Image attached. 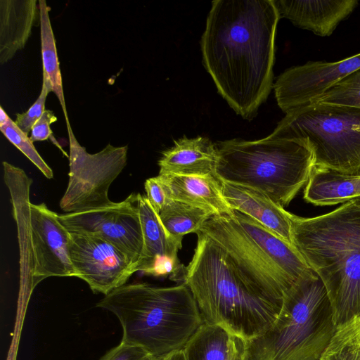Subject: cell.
<instances>
[{
	"mask_svg": "<svg viewBox=\"0 0 360 360\" xmlns=\"http://www.w3.org/2000/svg\"><path fill=\"white\" fill-rule=\"evenodd\" d=\"M273 0H215L201 38L203 65L220 95L252 117L273 87L275 36L280 18Z\"/></svg>",
	"mask_w": 360,
	"mask_h": 360,
	"instance_id": "6da1fadb",
	"label": "cell"
},
{
	"mask_svg": "<svg viewBox=\"0 0 360 360\" xmlns=\"http://www.w3.org/2000/svg\"><path fill=\"white\" fill-rule=\"evenodd\" d=\"M184 283L205 323L217 325L245 341L269 329L283 300L269 297L237 269L224 250L201 232Z\"/></svg>",
	"mask_w": 360,
	"mask_h": 360,
	"instance_id": "7a4b0ae2",
	"label": "cell"
},
{
	"mask_svg": "<svg viewBox=\"0 0 360 360\" xmlns=\"http://www.w3.org/2000/svg\"><path fill=\"white\" fill-rule=\"evenodd\" d=\"M293 246L322 281L339 327L360 316V202L313 217H291Z\"/></svg>",
	"mask_w": 360,
	"mask_h": 360,
	"instance_id": "3957f363",
	"label": "cell"
},
{
	"mask_svg": "<svg viewBox=\"0 0 360 360\" xmlns=\"http://www.w3.org/2000/svg\"><path fill=\"white\" fill-rule=\"evenodd\" d=\"M96 307L118 319L122 341L143 347L155 360L184 349L205 323L184 283L170 287L124 284L105 295Z\"/></svg>",
	"mask_w": 360,
	"mask_h": 360,
	"instance_id": "277c9868",
	"label": "cell"
},
{
	"mask_svg": "<svg viewBox=\"0 0 360 360\" xmlns=\"http://www.w3.org/2000/svg\"><path fill=\"white\" fill-rule=\"evenodd\" d=\"M216 146V174L221 180L257 190L283 208L307 184L315 167L314 150L306 139L268 136Z\"/></svg>",
	"mask_w": 360,
	"mask_h": 360,
	"instance_id": "5b68a950",
	"label": "cell"
},
{
	"mask_svg": "<svg viewBox=\"0 0 360 360\" xmlns=\"http://www.w3.org/2000/svg\"><path fill=\"white\" fill-rule=\"evenodd\" d=\"M335 330L326 290L312 270L284 294L272 326L246 341V360H321Z\"/></svg>",
	"mask_w": 360,
	"mask_h": 360,
	"instance_id": "8992f818",
	"label": "cell"
},
{
	"mask_svg": "<svg viewBox=\"0 0 360 360\" xmlns=\"http://www.w3.org/2000/svg\"><path fill=\"white\" fill-rule=\"evenodd\" d=\"M272 138L306 139L315 167L345 174L360 172V109L311 102L285 113Z\"/></svg>",
	"mask_w": 360,
	"mask_h": 360,
	"instance_id": "52a82bcc",
	"label": "cell"
},
{
	"mask_svg": "<svg viewBox=\"0 0 360 360\" xmlns=\"http://www.w3.org/2000/svg\"><path fill=\"white\" fill-rule=\"evenodd\" d=\"M70 143L69 180L60 199V207L74 213L105 207L110 204L108 191L124 169L128 146L108 144L101 151L91 154L77 141L70 123L67 124Z\"/></svg>",
	"mask_w": 360,
	"mask_h": 360,
	"instance_id": "ba28073f",
	"label": "cell"
},
{
	"mask_svg": "<svg viewBox=\"0 0 360 360\" xmlns=\"http://www.w3.org/2000/svg\"><path fill=\"white\" fill-rule=\"evenodd\" d=\"M199 232L220 245L240 272L269 297L283 300L295 283L266 256L233 214L212 216Z\"/></svg>",
	"mask_w": 360,
	"mask_h": 360,
	"instance_id": "9c48e42d",
	"label": "cell"
},
{
	"mask_svg": "<svg viewBox=\"0 0 360 360\" xmlns=\"http://www.w3.org/2000/svg\"><path fill=\"white\" fill-rule=\"evenodd\" d=\"M137 200L138 193H131L122 202L59 214L58 218L70 232L93 235L114 244L138 266L143 240Z\"/></svg>",
	"mask_w": 360,
	"mask_h": 360,
	"instance_id": "30bf717a",
	"label": "cell"
},
{
	"mask_svg": "<svg viewBox=\"0 0 360 360\" xmlns=\"http://www.w3.org/2000/svg\"><path fill=\"white\" fill-rule=\"evenodd\" d=\"M70 233V254L75 277L94 293L108 295L126 284L136 272V263L110 242L93 235Z\"/></svg>",
	"mask_w": 360,
	"mask_h": 360,
	"instance_id": "8fae6325",
	"label": "cell"
},
{
	"mask_svg": "<svg viewBox=\"0 0 360 360\" xmlns=\"http://www.w3.org/2000/svg\"><path fill=\"white\" fill-rule=\"evenodd\" d=\"M360 68V53L335 62H308L281 74L274 89L285 113L311 103L339 81Z\"/></svg>",
	"mask_w": 360,
	"mask_h": 360,
	"instance_id": "7c38bea8",
	"label": "cell"
},
{
	"mask_svg": "<svg viewBox=\"0 0 360 360\" xmlns=\"http://www.w3.org/2000/svg\"><path fill=\"white\" fill-rule=\"evenodd\" d=\"M45 203L30 204L32 289L51 276H75L70 254V233Z\"/></svg>",
	"mask_w": 360,
	"mask_h": 360,
	"instance_id": "4fadbf2b",
	"label": "cell"
},
{
	"mask_svg": "<svg viewBox=\"0 0 360 360\" xmlns=\"http://www.w3.org/2000/svg\"><path fill=\"white\" fill-rule=\"evenodd\" d=\"M280 17L321 37L330 35L356 7V0H273Z\"/></svg>",
	"mask_w": 360,
	"mask_h": 360,
	"instance_id": "5bb4252c",
	"label": "cell"
},
{
	"mask_svg": "<svg viewBox=\"0 0 360 360\" xmlns=\"http://www.w3.org/2000/svg\"><path fill=\"white\" fill-rule=\"evenodd\" d=\"M220 182L222 194L233 210L252 217L275 235L292 245V213L257 190L221 179Z\"/></svg>",
	"mask_w": 360,
	"mask_h": 360,
	"instance_id": "9a60e30c",
	"label": "cell"
},
{
	"mask_svg": "<svg viewBox=\"0 0 360 360\" xmlns=\"http://www.w3.org/2000/svg\"><path fill=\"white\" fill-rule=\"evenodd\" d=\"M4 179L11 195L18 229L20 281L32 291L33 258L31 243L30 191L32 179L20 167L3 162Z\"/></svg>",
	"mask_w": 360,
	"mask_h": 360,
	"instance_id": "2e32d148",
	"label": "cell"
},
{
	"mask_svg": "<svg viewBox=\"0 0 360 360\" xmlns=\"http://www.w3.org/2000/svg\"><path fill=\"white\" fill-rule=\"evenodd\" d=\"M218 149L206 137H184L174 141L172 148L165 150L160 160L159 174L183 176H217Z\"/></svg>",
	"mask_w": 360,
	"mask_h": 360,
	"instance_id": "e0dca14e",
	"label": "cell"
},
{
	"mask_svg": "<svg viewBox=\"0 0 360 360\" xmlns=\"http://www.w3.org/2000/svg\"><path fill=\"white\" fill-rule=\"evenodd\" d=\"M158 177L169 199L199 207L214 216L233 213L222 194L218 176L158 174Z\"/></svg>",
	"mask_w": 360,
	"mask_h": 360,
	"instance_id": "ac0fdd59",
	"label": "cell"
},
{
	"mask_svg": "<svg viewBox=\"0 0 360 360\" xmlns=\"http://www.w3.org/2000/svg\"><path fill=\"white\" fill-rule=\"evenodd\" d=\"M137 206L143 248L136 270L148 275L156 262L161 258L179 260L178 252L182 247L183 239L172 236L166 230L146 196L138 193Z\"/></svg>",
	"mask_w": 360,
	"mask_h": 360,
	"instance_id": "d6986e66",
	"label": "cell"
},
{
	"mask_svg": "<svg viewBox=\"0 0 360 360\" xmlns=\"http://www.w3.org/2000/svg\"><path fill=\"white\" fill-rule=\"evenodd\" d=\"M233 215L266 256L293 282L312 271L292 245L245 214L234 210Z\"/></svg>",
	"mask_w": 360,
	"mask_h": 360,
	"instance_id": "ffe728a7",
	"label": "cell"
},
{
	"mask_svg": "<svg viewBox=\"0 0 360 360\" xmlns=\"http://www.w3.org/2000/svg\"><path fill=\"white\" fill-rule=\"evenodd\" d=\"M36 0L0 1V63L9 61L24 48L34 25Z\"/></svg>",
	"mask_w": 360,
	"mask_h": 360,
	"instance_id": "44dd1931",
	"label": "cell"
},
{
	"mask_svg": "<svg viewBox=\"0 0 360 360\" xmlns=\"http://www.w3.org/2000/svg\"><path fill=\"white\" fill-rule=\"evenodd\" d=\"M360 197V174H345L314 167L304 198L316 206L344 203Z\"/></svg>",
	"mask_w": 360,
	"mask_h": 360,
	"instance_id": "7402d4cb",
	"label": "cell"
},
{
	"mask_svg": "<svg viewBox=\"0 0 360 360\" xmlns=\"http://www.w3.org/2000/svg\"><path fill=\"white\" fill-rule=\"evenodd\" d=\"M41 29L43 83L57 96L63 110L66 123H69L63 94L62 76L57 55L56 41L46 1H39Z\"/></svg>",
	"mask_w": 360,
	"mask_h": 360,
	"instance_id": "603a6c76",
	"label": "cell"
},
{
	"mask_svg": "<svg viewBox=\"0 0 360 360\" xmlns=\"http://www.w3.org/2000/svg\"><path fill=\"white\" fill-rule=\"evenodd\" d=\"M212 216L202 208L172 199H168L159 214L166 230L181 239L186 234L198 233Z\"/></svg>",
	"mask_w": 360,
	"mask_h": 360,
	"instance_id": "cb8c5ba5",
	"label": "cell"
},
{
	"mask_svg": "<svg viewBox=\"0 0 360 360\" xmlns=\"http://www.w3.org/2000/svg\"><path fill=\"white\" fill-rule=\"evenodd\" d=\"M321 360H360V316L336 328Z\"/></svg>",
	"mask_w": 360,
	"mask_h": 360,
	"instance_id": "d4e9b609",
	"label": "cell"
},
{
	"mask_svg": "<svg viewBox=\"0 0 360 360\" xmlns=\"http://www.w3.org/2000/svg\"><path fill=\"white\" fill-rule=\"evenodd\" d=\"M312 102L360 109V68L339 81Z\"/></svg>",
	"mask_w": 360,
	"mask_h": 360,
	"instance_id": "484cf974",
	"label": "cell"
},
{
	"mask_svg": "<svg viewBox=\"0 0 360 360\" xmlns=\"http://www.w3.org/2000/svg\"><path fill=\"white\" fill-rule=\"evenodd\" d=\"M0 130L4 136L18 149H19L49 179L53 176L51 168L46 163L36 150L33 142L27 134L22 131L11 118L3 125Z\"/></svg>",
	"mask_w": 360,
	"mask_h": 360,
	"instance_id": "4316f807",
	"label": "cell"
},
{
	"mask_svg": "<svg viewBox=\"0 0 360 360\" xmlns=\"http://www.w3.org/2000/svg\"><path fill=\"white\" fill-rule=\"evenodd\" d=\"M49 92L48 87L43 83L41 93L37 101L25 112L16 115L15 123L25 134L28 135L34 124L45 111L46 99Z\"/></svg>",
	"mask_w": 360,
	"mask_h": 360,
	"instance_id": "83f0119b",
	"label": "cell"
},
{
	"mask_svg": "<svg viewBox=\"0 0 360 360\" xmlns=\"http://www.w3.org/2000/svg\"><path fill=\"white\" fill-rule=\"evenodd\" d=\"M100 360H155L143 347L123 341L110 349Z\"/></svg>",
	"mask_w": 360,
	"mask_h": 360,
	"instance_id": "f1b7e54d",
	"label": "cell"
},
{
	"mask_svg": "<svg viewBox=\"0 0 360 360\" xmlns=\"http://www.w3.org/2000/svg\"><path fill=\"white\" fill-rule=\"evenodd\" d=\"M144 186L149 202L159 214L169 199L163 184L157 176L148 179Z\"/></svg>",
	"mask_w": 360,
	"mask_h": 360,
	"instance_id": "f546056e",
	"label": "cell"
},
{
	"mask_svg": "<svg viewBox=\"0 0 360 360\" xmlns=\"http://www.w3.org/2000/svg\"><path fill=\"white\" fill-rule=\"evenodd\" d=\"M53 111L45 110L41 117L36 122L31 130L30 139L32 142L47 140L52 134L50 125L57 121Z\"/></svg>",
	"mask_w": 360,
	"mask_h": 360,
	"instance_id": "4dcf8cb0",
	"label": "cell"
},
{
	"mask_svg": "<svg viewBox=\"0 0 360 360\" xmlns=\"http://www.w3.org/2000/svg\"><path fill=\"white\" fill-rule=\"evenodd\" d=\"M225 360H246V341L233 335L229 353Z\"/></svg>",
	"mask_w": 360,
	"mask_h": 360,
	"instance_id": "1f68e13d",
	"label": "cell"
},
{
	"mask_svg": "<svg viewBox=\"0 0 360 360\" xmlns=\"http://www.w3.org/2000/svg\"><path fill=\"white\" fill-rule=\"evenodd\" d=\"M158 360H187L184 349L169 354Z\"/></svg>",
	"mask_w": 360,
	"mask_h": 360,
	"instance_id": "d6a6232c",
	"label": "cell"
},
{
	"mask_svg": "<svg viewBox=\"0 0 360 360\" xmlns=\"http://www.w3.org/2000/svg\"><path fill=\"white\" fill-rule=\"evenodd\" d=\"M9 118L2 106H0V126L4 124Z\"/></svg>",
	"mask_w": 360,
	"mask_h": 360,
	"instance_id": "836d02e7",
	"label": "cell"
},
{
	"mask_svg": "<svg viewBox=\"0 0 360 360\" xmlns=\"http://www.w3.org/2000/svg\"><path fill=\"white\" fill-rule=\"evenodd\" d=\"M354 200H357L358 202H360V197H358V198H355Z\"/></svg>",
	"mask_w": 360,
	"mask_h": 360,
	"instance_id": "e575fe53",
	"label": "cell"
},
{
	"mask_svg": "<svg viewBox=\"0 0 360 360\" xmlns=\"http://www.w3.org/2000/svg\"><path fill=\"white\" fill-rule=\"evenodd\" d=\"M360 174V172H359V174Z\"/></svg>",
	"mask_w": 360,
	"mask_h": 360,
	"instance_id": "d590c367",
	"label": "cell"
}]
</instances>
